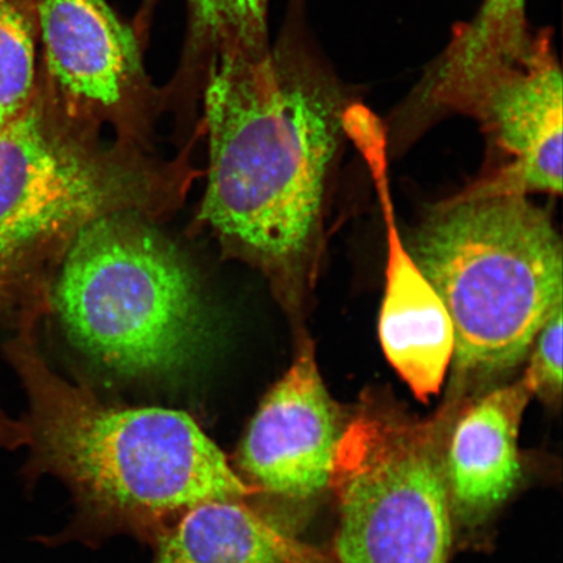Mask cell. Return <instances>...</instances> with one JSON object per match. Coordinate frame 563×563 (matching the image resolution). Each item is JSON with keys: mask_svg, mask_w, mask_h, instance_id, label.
I'll return each mask as SVG.
<instances>
[{"mask_svg": "<svg viewBox=\"0 0 563 563\" xmlns=\"http://www.w3.org/2000/svg\"><path fill=\"white\" fill-rule=\"evenodd\" d=\"M208 183L196 222L229 257L294 301L349 110L332 77L286 32L264 54L228 53L201 97Z\"/></svg>", "mask_w": 563, "mask_h": 563, "instance_id": "cell-1", "label": "cell"}, {"mask_svg": "<svg viewBox=\"0 0 563 563\" xmlns=\"http://www.w3.org/2000/svg\"><path fill=\"white\" fill-rule=\"evenodd\" d=\"M40 317H26L2 346L23 386L27 488L58 478L75 516L45 544L96 547L118 534L154 541L195 506L252 499L253 490L188 413L102 402L89 387L58 375L42 356Z\"/></svg>", "mask_w": 563, "mask_h": 563, "instance_id": "cell-2", "label": "cell"}, {"mask_svg": "<svg viewBox=\"0 0 563 563\" xmlns=\"http://www.w3.org/2000/svg\"><path fill=\"white\" fill-rule=\"evenodd\" d=\"M199 140L192 133L172 159L137 141L106 140L59 108L38 70L30 108L0 126V317L47 314L54 274L91 222L178 210L202 175L192 164Z\"/></svg>", "mask_w": 563, "mask_h": 563, "instance_id": "cell-3", "label": "cell"}, {"mask_svg": "<svg viewBox=\"0 0 563 563\" xmlns=\"http://www.w3.org/2000/svg\"><path fill=\"white\" fill-rule=\"evenodd\" d=\"M410 253L454 327L446 400L481 397L526 361L562 302L559 232L526 195L478 187L434 210Z\"/></svg>", "mask_w": 563, "mask_h": 563, "instance_id": "cell-4", "label": "cell"}, {"mask_svg": "<svg viewBox=\"0 0 563 563\" xmlns=\"http://www.w3.org/2000/svg\"><path fill=\"white\" fill-rule=\"evenodd\" d=\"M151 222L135 213L91 222L69 245L48 290L47 314L70 343L125 378L185 371L211 336L191 265Z\"/></svg>", "mask_w": 563, "mask_h": 563, "instance_id": "cell-5", "label": "cell"}, {"mask_svg": "<svg viewBox=\"0 0 563 563\" xmlns=\"http://www.w3.org/2000/svg\"><path fill=\"white\" fill-rule=\"evenodd\" d=\"M453 407L420 420L389 397L363 398L338 443L332 485L340 563H449L443 450Z\"/></svg>", "mask_w": 563, "mask_h": 563, "instance_id": "cell-6", "label": "cell"}, {"mask_svg": "<svg viewBox=\"0 0 563 563\" xmlns=\"http://www.w3.org/2000/svg\"><path fill=\"white\" fill-rule=\"evenodd\" d=\"M33 2L40 76L54 101L77 121L151 145L164 93L146 74L135 30L106 0Z\"/></svg>", "mask_w": 563, "mask_h": 563, "instance_id": "cell-7", "label": "cell"}, {"mask_svg": "<svg viewBox=\"0 0 563 563\" xmlns=\"http://www.w3.org/2000/svg\"><path fill=\"white\" fill-rule=\"evenodd\" d=\"M347 422L323 384L313 344L302 341L238 449L236 474L253 490L252 503L298 532L302 519L330 492Z\"/></svg>", "mask_w": 563, "mask_h": 563, "instance_id": "cell-8", "label": "cell"}, {"mask_svg": "<svg viewBox=\"0 0 563 563\" xmlns=\"http://www.w3.org/2000/svg\"><path fill=\"white\" fill-rule=\"evenodd\" d=\"M448 112L473 117L509 159L482 185L495 192L562 194V74L551 33L483 75Z\"/></svg>", "mask_w": 563, "mask_h": 563, "instance_id": "cell-9", "label": "cell"}, {"mask_svg": "<svg viewBox=\"0 0 563 563\" xmlns=\"http://www.w3.org/2000/svg\"><path fill=\"white\" fill-rule=\"evenodd\" d=\"M532 397L520 378L467 400L455 413L443 450L454 534L482 530L518 488L519 429Z\"/></svg>", "mask_w": 563, "mask_h": 563, "instance_id": "cell-10", "label": "cell"}, {"mask_svg": "<svg viewBox=\"0 0 563 563\" xmlns=\"http://www.w3.org/2000/svg\"><path fill=\"white\" fill-rule=\"evenodd\" d=\"M387 257L378 335L387 362L428 402L439 394L452 367L455 336L452 319L431 282L415 263L394 216L389 191L379 192Z\"/></svg>", "mask_w": 563, "mask_h": 563, "instance_id": "cell-11", "label": "cell"}, {"mask_svg": "<svg viewBox=\"0 0 563 563\" xmlns=\"http://www.w3.org/2000/svg\"><path fill=\"white\" fill-rule=\"evenodd\" d=\"M152 547V563H340L251 499L197 505Z\"/></svg>", "mask_w": 563, "mask_h": 563, "instance_id": "cell-12", "label": "cell"}, {"mask_svg": "<svg viewBox=\"0 0 563 563\" xmlns=\"http://www.w3.org/2000/svg\"><path fill=\"white\" fill-rule=\"evenodd\" d=\"M158 0H143L133 21L146 47ZM187 35L179 67L162 88L165 109L191 122L201 100L209 69L223 54H263L269 51L267 0H186Z\"/></svg>", "mask_w": 563, "mask_h": 563, "instance_id": "cell-13", "label": "cell"}, {"mask_svg": "<svg viewBox=\"0 0 563 563\" xmlns=\"http://www.w3.org/2000/svg\"><path fill=\"white\" fill-rule=\"evenodd\" d=\"M527 0H484L477 15L455 32L438 62L443 79L467 82L522 54L532 38Z\"/></svg>", "mask_w": 563, "mask_h": 563, "instance_id": "cell-14", "label": "cell"}, {"mask_svg": "<svg viewBox=\"0 0 563 563\" xmlns=\"http://www.w3.org/2000/svg\"><path fill=\"white\" fill-rule=\"evenodd\" d=\"M38 45L33 0H0V126L15 121L33 101Z\"/></svg>", "mask_w": 563, "mask_h": 563, "instance_id": "cell-15", "label": "cell"}, {"mask_svg": "<svg viewBox=\"0 0 563 563\" xmlns=\"http://www.w3.org/2000/svg\"><path fill=\"white\" fill-rule=\"evenodd\" d=\"M523 382L533 397L548 405L562 396V302L555 306L532 343Z\"/></svg>", "mask_w": 563, "mask_h": 563, "instance_id": "cell-16", "label": "cell"}, {"mask_svg": "<svg viewBox=\"0 0 563 563\" xmlns=\"http://www.w3.org/2000/svg\"><path fill=\"white\" fill-rule=\"evenodd\" d=\"M26 441L27 433L23 420L13 419L0 407V449L15 452L20 448H25Z\"/></svg>", "mask_w": 563, "mask_h": 563, "instance_id": "cell-17", "label": "cell"}]
</instances>
